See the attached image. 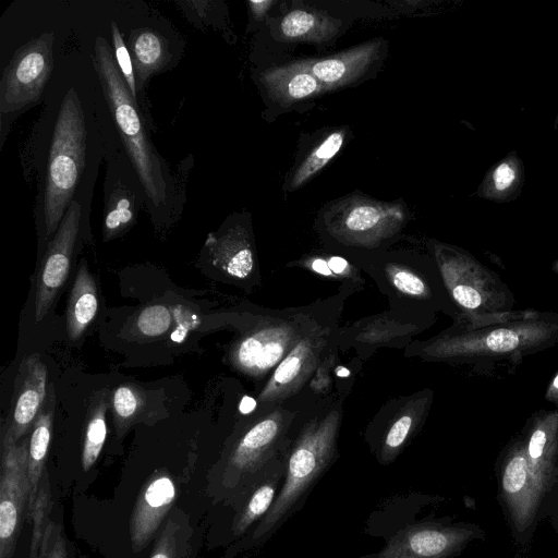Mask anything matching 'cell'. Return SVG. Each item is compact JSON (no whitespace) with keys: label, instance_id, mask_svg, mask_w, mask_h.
Wrapping results in <instances>:
<instances>
[{"label":"cell","instance_id":"16","mask_svg":"<svg viewBox=\"0 0 558 558\" xmlns=\"http://www.w3.org/2000/svg\"><path fill=\"white\" fill-rule=\"evenodd\" d=\"M98 299L95 281L85 264L75 277L66 308V331L71 340L84 333L97 314Z\"/></svg>","mask_w":558,"mask_h":558},{"label":"cell","instance_id":"36","mask_svg":"<svg viewBox=\"0 0 558 558\" xmlns=\"http://www.w3.org/2000/svg\"><path fill=\"white\" fill-rule=\"evenodd\" d=\"M494 185L498 191L508 189L515 179V171L509 163H501L494 172Z\"/></svg>","mask_w":558,"mask_h":558},{"label":"cell","instance_id":"27","mask_svg":"<svg viewBox=\"0 0 558 558\" xmlns=\"http://www.w3.org/2000/svg\"><path fill=\"white\" fill-rule=\"evenodd\" d=\"M142 405L138 392L130 386L118 387L112 395V409L119 428L129 424Z\"/></svg>","mask_w":558,"mask_h":558},{"label":"cell","instance_id":"20","mask_svg":"<svg viewBox=\"0 0 558 558\" xmlns=\"http://www.w3.org/2000/svg\"><path fill=\"white\" fill-rule=\"evenodd\" d=\"M280 477L281 472H272L258 484H253L250 496L233 522L234 534H243L255 521L265 517L277 497Z\"/></svg>","mask_w":558,"mask_h":558},{"label":"cell","instance_id":"4","mask_svg":"<svg viewBox=\"0 0 558 558\" xmlns=\"http://www.w3.org/2000/svg\"><path fill=\"white\" fill-rule=\"evenodd\" d=\"M29 438L2 446L0 476V558H13L24 512L28 513Z\"/></svg>","mask_w":558,"mask_h":558},{"label":"cell","instance_id":"9","mask_svg":"<svg viewBox=\"0 0 558 558\" xmlns=\"http://www.w3.org/2000/svg\"><path fill=\"white\" fill-rule=\"evenodd\" d=\"M466 537L464 530L432 524L409 525L392 536L375 558H445Z\"/></svg>","mask_w":558,"mask_h":558},{"label":"cell","instance_id":"14","mask_svg":"<svg viewBox=\"0 0 558 558\" xmlns=\"http://www.w3.org/2000/svg\"><path fill=\"white\" fill-rule=\"evenodd\" d=\"M532 480L523 456H514L509 460L502 474V490L513 517L521 524L526 523L533 514L536 494H539Z\"/></svg>","mask_w":558,"mask_h":558},{"label":"cell","instance_id":"39","mask_svg":"<svg viewBox=\"0 0 558 558\" xmlns=\"http://www.w3.org/2000/svg\"><path fill=\"white\" fill-rule=\"evenodd\" d=\"M328 266L331 272L340 274L347 268L348 263L345 259L339 256H333L329 259Z\"/></svg>","mask_w":558,"mask_h":558},{"label":"cell","instance_id":"6","mask_svg":"<svg viewBox=\"0 0 558 558\" xmlns=\"http://www.w3.org/2000/svg\"><path fill=\"white\" fill-rule=\"evenodd\" d=\"M47 367L38 354L24 356L13 386L11 407L2 428V446L16 444L33 428L47 398Z\"/></svg>","mask_w":558,"mask_h":558},{"label":"cell","instance_id":"18","mask_svg":"<svg viewBox=\"0 0 558 558\" xmlns=\"http://www.w3.org/2000/svg\"><path fill=\"white\" fill-rule=\"evenodd\" d=\"M206 247L209 248L214 264L227 274L244 278L253 268V255L244 236L238 229L216 236L208 234Z\"/></svg>","mask_w":558,"mask_h":558},{"label":"cell","instance_id":"15","mask_svg":"<svg viewBox=\"0 0 558 558\" xmlns=\"http://www.w3.org/2000/svg\"><path fill=\"white\" fill-rule=\"evenodd\" d=\"M38 417L32 428L28 445V483H29V501L28 514H32L40 481L45 471V461L51 438V428L54 411V395L51 390L47 396Z\"/></svg>","mask_w":558,"mask_h":558},{"label":"cell","instance_id":"31","mask_svg":"<svg viewBox=\"0 0 558 558\" xmlns=\"http://www.w3.org/2000/svg\"><path fill=\"white\" fill-rule=\"evenodd\" d=\"M395 286L402 292L418 295L424 292L422 280L407 270H398L392 275Z\"/></svg>","mask_w":558,"mask_h":558},{"label":"cell","instance_id":"17","mask_svg":"<svg viewBox=\"0 0 558 558\" xmlns=\"http://www.w3.org/2000/svg\"><path fill=\"white\" fill-rule=\"evenodd\" d=\"M341 21L325 12L296 9L287 13L280 32L287 40L326 43L337 35Z\"/></svg>","mask_w":558,"mask_h":558},{"label":"cell","instance_id":"26","mask_svg":"<svg viewBox=\"0 0 558 558\" xmlns=\"http://www.w3.org/2000/svg\"><path fill=\"white\" fill-rule=\"evenodd\" d=\"M110 28H111L112 46H113V51H114L113 54H114L117 65L128 85L130 93L132 94L134 100L140 106V101L137 99V97H138L137 84H136V78H135V73H134V68H133V62H132L130 51L128 49L126 44L123 40V36L121 35L116 22H111Z\"/></svg>","mask_w":558,"mask_h":558},{"label":"cell","instance_id":"8","mask_svg":"<svg viewBox=\"0 0 558 558\" xmlns=\"http://www.w3.org/2000/svg\"><path fill=\"white\" fill-rule=\"evenodd\" d=\"M177 487L165 472L155 473L142 487L130 519V536L135 551L153 538L172 507Z\"/></svg>","mask_w":558,"mask_h":558},{"label":"cell","instance_id":"25","mask_svg":"<svg viewBox=\"0 0 558 558\" xmlns=\"http://www.w3.org/2000/svg\"><path fill=\"white\" fill-rule=\"evenodd\" d=\"M52 507L50 486L48 483L47 474L43 475L39 484L37 498L32 511L33 517V534L29 547V558H38L43 537L50 521L48 515Z\"/></svg>","mask_w":558,"mask_h":558},{"label":"cell","instance_id":"28","mask_svg":"<svg viewBox=\"0 0 558 558\" xmlns=\"http://www.w3.org/2000/svg\"><path fill=\"white\" fill-rule=\"evenodd\" d=\"M170 326L171 314L163 305H150L143 310L137 318L138 330L144 336H161Z\"/></svg>","mask_w":558,"mask_h":558},{"label":"cell","instance_id":"32","mask_svg":"<svg viewBox=\"0 0 558 558\" xmlns=\"http://www.w3.org/2000/svg\"><path fill=\"white\" fill-rule=\"evenodd\" d=\"M412 425V418L408 415L400 417L390 428L386 436V446L393 450L399 448L405 440Z\"/></svg>","mask_w":558,"mask_h":558},{"label":"cell","instance_id":"34","mask_svg":"<svg viewBox=\"0 0 558 558\" xmlns=\"http://www.w3.org/2000/svg\"><path fill=\"white\" fill-rule=\"evenodd\" d=\"M299 349L295 350L293 354L287 356L283 362L278 366L274 379L277 383L286 384L292 380V378L298 374L301 366V359L298 354Z\"/></svg>","mask_w":558,"mask_h":558},{"label":"cell","instance_id":"33","mask_svg":"<svg viewBox=\"0 0 558 558\" xmlns=\"http://www.w3.org/2000/svg\"><path fill=\"white\" fill-rule=\"evenodd\" d=\"M177 328L171 335V339L182 342L187 332L197 325L196 316L187 310L178 306L175 310Z\"/></svg>","mask_w":558,"mask_h":558},{"label":"cell","instance_id":"24","mask_svg":"<svg viewBox=\"0 0 558 558\" xmlns=\"http://www.w3.org/2000/svg\"><path fill=\"white\" fill-rule=\"evenodd\" d=\"M106 395L104 396V391H101L100 396L94 399L89 410L82 451V466L84 471H88L97 461L106 440Z\"/></svg>","mask_w":558,"mask_h":558},{"label":"cell","instance_id":"43","mask_svg":"<svg viewBox=\"0 0 558 558\" xmlns=\"http://www.w3.org/2000/svg\"><path fill=\"white\" fill-rule=\"evenodd\" d=\"M554 386H555L556 388H558V375H557V376H556V378L554 379Z\"/></svg>","mask_w":558,"mask_h":558},{"label":"cell","instance_id":"38","mask_svg":"<svg viewBox=\"0 0 558 558\" xmlns=\"http://www.w3.org/2000/svg\"><path fill=\"white\" fill-rule=\"evenodd\" d=\"M272 1H248L250 9L254 17L262 19Z\"/></svg>","mask_w":558,"mask_h":558},{"label":"cell","instance_id":"37","mask_svg":"<svg viewBox=\"0 0 558 558\" xmlns=\"http://www.w3.org/2000/svg\"><path fill=\"white\" fill-rule=\"evenodd\" d=\"M546 445V434L542 429H536L530 439L529 456L533 462H536L544 453Z\"/></svg>","mask_w":558,"mask_h":558},{"label":"cell","instance_id":"29","mask_svg":"<svg viewBox=\"0 0 558 558\" xmlns=\"http://www.w3.org/2000/svg\"><path fill=\"white\" fill-rule=\"evenodd\" d=\"M38 558H68L65 538L60 523L48 522Z\"/></svg>","mask_w":558,"mask_h":558},{"label":"cell","instance_id":"23","mask_svg":"<svg viewBox=\"0 0 558 558\" xmlns=\"http://www.w3.org/2000/svg\"><path fill=\"white\" fill-rule=\"evenodd\" d=\"M344 138L345 131L343 129L335 130L325 136L296 168L290 180L289 189L295 190L302 186L324 168L341 149Z\"/></svg>","mask_w":558,"mask_h":558},{"label":"cell","instance_id":"11","mask_svg":"<svg viewBox=\"0 0 558 558\" xmlns=\"http://www.w3.org/2000/svg\"><path fill=\"white\" fill-rule=\"evenodd\" d=\"M124 170L122 171L123 174ZM109 165L106 179V197L104 210V240L109 241L125 232L135 221L138 197L143 191L137 179L131 183Z\"/></svg>","mask_w":558,"mask_h":558},{"label":"cell","instance_id":"10","mask_svg":"<svg viewBox=\"0 0 558 558\" xmlns=\"http://www.w3.org/2000/svg\"><path fill=\"white\" fill-rule=\"evenodd\" d=\"M380 40L374 39L341 53L301 60L326 89L338 88L360 78L377 59Z\"/></svg>","mask_w":558,"mask_h":558},{"label":"cell","instance_id":"35","mask_svg":"<svg viewBox=\"0 0 558 558\" xmlns=\"http://www.w3.org/2000/svg\"><path fill=\"white\" fill-rule=\"evenodd\" d=\"M452 293L456 301L464 307L476 308L481 305V294L472 287L457 286Z\"/></svg>","mask_w":558,"mask_h":558},{"label":"cell","instance_id":"1","mask_svg":"<svg viewBox=\"0 0 558 558\" xmlns=\"http://www.w3.org/2000/svg\"><path fill=\"white\" fill-rule=\"evenodd\" d=\"M93 62L131 167L148 208L165 210L174 197V181L146 130L144 116L117 65L108 41L97 37Z\"/></svg>","mask_w":558,"mask_h":558},{"label":"cell","instance_id":"5","mask_svg":"<svg viewBox=\"0 0 558 558\" xmlns=\"http://www.w3.org/2000/svg\"><path fill=\"white\" fill-rule=\"evenodd\" d=\"M81 218L82 206L74 199L48 243L36 281L34 304L36 322H40L46 316L68 278Z\"/></svg>","mask_w":558,"mask_h":558},{"label":"cell","instance_id":"22","mask_svg":"<svg viewBox=\"0 0 558 558\" xmlns=\"http://www.w3.org/2000/svg\"><path fill=\"white\" fill-rule=\"evenodd\" d=\"M192 530L184 513L172 512L157 537L149 558H185Z\"/></svg>","mask_w":558,"mask_h":558},{"label":"cell","instance_id":"30","mask_svg":"<svg viewBox=\"0 0 558 558\" xmlns=\"http://www.w3.org/2000/svg\"><path fill=\"white\" fill-rule=\"evenodd\" d=\"M486 344L494 352H509L518 347L519 337L510 329H495L487 336Z\"/></svg>","mask_w":558,"mask_h":558},{"label":"cell","instance_id":"41","mask_svg":"<svg viewBox=\"0 0 558 558\" xmlns=\"http://www.w3.org/2000/svg\"><path fill=\"white\" fill-rule=\"evenodd\" d=\"M312 268L322 275H325V276L331 275V270L328 266V263L325 262L324 259H319V258L315 259L312 264Z\"/></svg>","mask_w":558,"mask_h":558},{"label":"cell","instance_id":"19","mask_svg":"<svg viewBox=\"0 0 558 558\" xmlns=\"http://www.w3.org/2000/svg\"><path fill=\"white\" fill-rule=\"evenodd\" d=\"M284 352L276 332L263 331L243 340L235 351L239 365L250 371H263L275 365Z\"/></svg>","mask_w":558,"mask_h":558},{"label":"cell","instance_id":"12","mask_svg":"<svg viewBox=\"0 0 558 558\" xmlns=\"http://www.w3.org/2000/svg\"><path fill=\"white\" fill-rule=\"evenodd\" d=\"M262 82L269 96L282 105H291L326 90L301 61L265 71Z\"/></svg>","mask_w":558,"mask_h":558},{"label":"cell","instance_id":"7","mask_svg":"<svg viewBox=\"0 0 558 558\" xmlns=\"http://www.w3.org/2000/svg\"><path fill=\"white\" fill-rule=\"evenodd\" d=\"M404 204L349 196L333 203L326 218L333 229L350 235H374L398 227L404 219Z\"/></svg>","mask_w":558,"mask_h":558},{"label":"cell","instance_id":"21","mask_svg":"<svg viewBox=\"0 0 558 558\" xmlns=\"http://www.w3.org/2000/svg\"><path fill=\"white\" fill-rule=\"evenodd\" d=\"M278 426L274 420H266L251 428L240 441L230 464L239 474L253 471L258 454L274 440Z\"/></svg>","mask_w":558,"mask_h":558},{"label":"cell","instance_id":"2","mask_svg":"<svg viewBox=\"0 0 558 558\" xmlns=\"http://www.w3.org/2000/svg\"><path fill=\"white\" fill-rule=\"evenodd\" d=\"M87 121L74 88L64 95L48 150L43 217L46 236L53 235L74 201L87 159Z\"/></svg>","mask_w":558,"mask_h":558},{"label":"cell","instance_id":"3","mask_svg":"<svg viewBox=\"0 0 558 558\" xmlns=\"http://www.w3.org/2000/svg\"><path fill=\"white\" fill-rule=\"evenodd\" d=\"M53 34L46 33L20 47L2 73L0 113L20 112L41 97L53 70Z\"/></svg>","mask_w":558,"mask_h":558},{"label":"cell","instance_id":"42","mask_svg":"<svg viewBox=\"0 0 558 558\" xmlns=\"http://www.w3.org/2000/svg\"><path fill=\"white\" fill-rule=\"evenodd\" d=\"M349 374H350L349 369H347L344 367H339L337 371V375L341 376V377L348 376Z\"/></svg>","mask_w":558,"mask_h":558},{"label":"cell","instance_id":"13","mask_svg":"<svg viewBox=\"0 0 558 558\" xmlns=\"http://www.w3.org/2000/svg\"><path fill=\"white\" fill-rule=\"evenodd\" d=\"M128 49L132 58L140 93L148 78L161 71L169 62L171 57L169 43L157 31L143 27L130 34Z\"/></svg>","mask_w":558,"mask_h":558},{"label":"cell","instance_id":"40","mask_svg":"<svg viewBox=\"0 0 558 558\" xmlns=\"http://www.w3.org/2000/svg\"><path fill=\"white\" fill-rule=\"evenodd\" d=\"M256 407V401L248 396H244L239 404V410L243 414L251 413Z\"/></svg>","mask_w":558,"mask_h":558}]
</instances>
